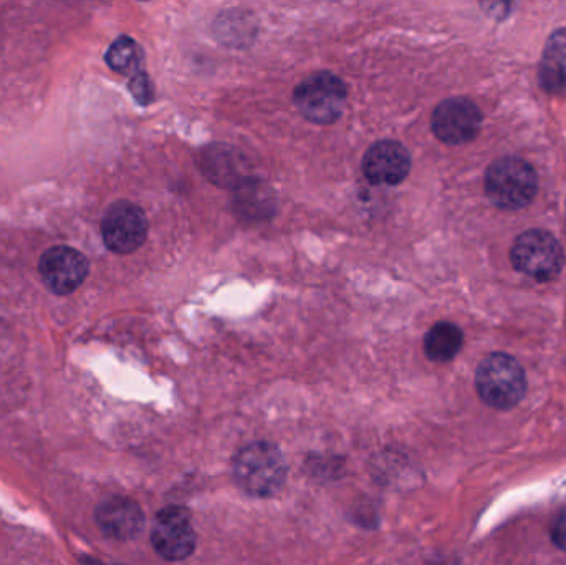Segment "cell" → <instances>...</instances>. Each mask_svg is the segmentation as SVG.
<instances>
[{
    "mask_svg": "<svg viewBox=\"0 0 566 565\" xmlns=\"http://www.w3.org/2000/svg\"><path fill=\"white\" fill-rule=\"evenodd\" d=\"M234 480L251 496H274L286 480V463L281 450L265 441L242 448L234 460Z\"/></svg>",
    "mask_w": 566,
    "mask_h": 565,
    "instance_id": "1",
    "label": "cell"
},
{
    "mask_svg": "<svg viewBox=\"0 0 566 565\" xmlns=\"http://www.w3.org/2000/svg\"><path fill=\"white\" fill-rule=\"evenodd\" d=\"M537 191V171L525 159H495L485 172V195L499 209L518 211L534 201Z\"/></svg>",
    "mask_w": 566,
    "mask_h": 565,
    "instance_id": "2",
    "label": "cell"
},
{
    "mask_svg": "<svg viewBox=\"0 0 566 565\" xmlns=\"http://www.w3.org/2000/svg\"><path fill=\"white\" fill-rule=\"evenodd\" d=\"M479 397L495 410H511L521 404L527 391L524 368L507 354H491L475 374Z\"/></svg>",
    "mask_w": 566,
    "mask_h": 565,
    "instance_id": "3",
    "label": "cell"
},
{
    "mask_svg": "<svg viewBox=\"0 0 566 565\" xmlns=\"http://www.w3.org/2000/svg\"><path fill=\"white\" fill-rule=\"evenodd\" d=\"M348 102V88L338 75L316 72L306 76L293 93V103L303 118L315 125L338 122Z\"/></svg>",
    "mask_w": 566,
    "mask_h": 565,
    "instance_id": "4",
    "label": "cell"
},
{
    "mask_svg": "<svg viewBox=\"0 0 566 565\" xmlns=\"http://www.w3.org/2000/svg\"><path fill=\"white\" fill-rule=\"evenodd\" d=\"M511 259L518 272L538 282L554 281L565 265L560 241L544 229L522 232L512 245Z\"/></svg>",
    "mask_w": 566,
    "mask_h": 565,
    "instance_id": "5",
    "label": "cell"
},
{
    "mask_svg": "<svg viewBox=\"0 0 566 565\" xmlns=\"http://www.w3.org/2000/svg\"><path fill=\"white\" fill-rule=\"evenodd\" d=\"M148 218L135 202H113L103 216V241L116 254H129L142 248L148 238Z\"/></svg>",
    "mask_w": 566,
    "mask_h": 565,
    "instance_id": "6",
    "label": "cell"
},
{
    "mask_svg": "<svg viewBox=\"0 0 566 565\" xmlns=\"http://www.w3.org/2000/svg\"><path fill=\"white\" fill-rule=\"evenodd\" d=\"M431 126L438 139L446 145H465L481 132L482 113L472 100L452 96L436 106Z\"/></svg>",
    "mask_w": 566,
    "mask_h": 565,
    "instance_id": "7",
    "label": "cell"
},
{
    "mask_svg": "<svg viewBox=\"0 0 566 565\" xmlns=\"http://www.w3.org/2000/svg\"><path fill=\"white\" fill-rule=\"evenodd\" d=\"M156 553L166 561H182L195 553L196 534L191 516L185 508L171 506L159 511L151 530Z\"/></svg>",
    "mask_w": 566,
    "mask_h": 565,
    "instance_id": "8",
    "label": "cell"
},
{
    "mask_svg": "<svg viewBox=\"0 0 566 565\" xmlns=\"http://www.w3.org/2000/svg\"><path fill=\"white\" fill-rule=\"evenodd\" d=\"M43 284L53 294L69 295L85 282L90 262L82 252L69 245H55L43 252L39 262Z\"/></svg>",
    "mask_w": 566,
    "mask_h": 565,
    "instance_id": "9",
    "label": "cell"
},
{
    "mask_svg": "<svg viewBox=\"0 0 566 565\" xmlns=\"http://www.w3.org/2000/svg\"><path fill=\"white\" fill-rule=\"evenodd\" d=\"M408 148L395 139H381L366 149L363 156V175L371 185L396 186L411 172Z\"/></svg>",
    "mask_w": 566,
    "mask_h": 565,
    "instance_id": "10",
    "label": "cell"
},
{
    "mask_svg": "<svg viewBox=\"0 0 566 565\" xmlns=\"http://www.w3.org/2000/svg\"><path fill=\"white\" fill-rule=\"evenodd\" d=\"M96 523L106 536L113 540H135L145 527V514L135 501L128 498H112L99 504Z\"/></svg>",
    "mask_w": 566,
    "mask_h": 565,
    "instance_id": "11",
    "label": "cell"
},
{
    "mask_svg": "<svg viewBox=\"0 0 566 565\" xmlns=\"http://www.w3.org/2000/svg\"><path fill=\"white\" fill-rule=\"evenodd\" d=\"M538 80L551 95H566V29L555 30L545 43Z\"/></svg>",
    "mask_w": 566,
    "mask_h": 565,
    "instance_id": "12",
    "label": "cell"
},
{
    "mask_svg": "<svg viewBox=\"0 0 566 565\" xmlns=\"http://www.w3.org/2000/svg\"><path fill=\"white\" fill-rule=\"evenodd\" d=\"M234 149L214 148L202 151V171L209 176L216 185L241 186L245 181L242 176V158H235Z\"/></svg>",
    "mask_w": 566,
    "mask_h": 565,
    "instance_id": "13",
    "label": "cell"
},
{
    "mask_svg": "<svg viewBox=\"0 0 566 565\" xmlns=\"http://www.w3.org/2000/svg\"><path fill=\"white\" fill-rule=\"evenodd\" d=\"M464 334L452 322H438L424 337L426 357L436 364L451 362L461 352Z\"/></svg>",
    "mask_w": 566,
    "mask_h": 565,
    "instance_id": "14",
    "label": "cell"
},
{
    "mask_svg": "<svg viewBox=\"0 0 566 565\" xmlns=\"http://www.w3.org/2000/svg\"><path fill=\"white\" fill-rule=\"evenodd\" d=\"M106 63L109 69L122 75L136 76L143 73V63H145V53L142 46L132 36H119L109 46L106 52Z\"/></svg>",
    "mask_w": 566,
    "mask_h": 565,
    "instance_id": "15",
    "label": "cell"
},
{
    "mask_svg": "<svg viewBox=\"0 0 566 565\" xmlns=\"http://www.w3.org/2000/svg\"><path fill=\"white\" fill-rule=\"evenodd\" d=\"M238 209L239 212L245 216H252V218H259L261 215L268 216L271 211V205L274 202L272 198V191L265 186L259 185L255 179L248 181L245 179L241 186H238Z\"/></svg>",
    "mask_w": 566,
    "mask_h": 565,
    "instance_id": "16",
    "label": "cell"
},
{
    "mask_svg": "<svg viewBox=\"0 0 566 565\" xmlns=\"http://www.w3.org/2000/svg\"><path fill=\"white\" fill-rule=\"evenodd\" d=\"M129 90H132L136 102L142 103L143 106L148 105L153 100V83L145 72L133 76L132 82H129Z\"/></svg>",
    "mask_w": 566,
    "mask_h": 565,
    "instance_id": "17",
    "label": "cell"
},
{
    "mask_svg": "<svg viewBox=\"0 0 566 565\" xmlns=\"http://www.w3.org/2000/svg\"><path fill=\"white\" fill-rule=\"evenodd\" d=\"M552 540L560 550L566 551V510L558 514L552 527Z\"/></svg>",
    "mask_w": 566,
    "mask_h": 565,
    "instance_id": "18",
    "label": "cell"
},
{
    "mask_svg": "<svg viewBox=\"0 0 566 565\" xmlns=\"http://www.w3.org/2000/svg\"><path fill=\"white\" fill-rule=\"evenodd\" d=\"M88 565H99L98 563H90Z\"/></svg>",
    "mask_w": 566,
    "mask_h": 565,
    "instance_id": "19",
    "label": "cell"
}]
</instances>
